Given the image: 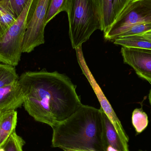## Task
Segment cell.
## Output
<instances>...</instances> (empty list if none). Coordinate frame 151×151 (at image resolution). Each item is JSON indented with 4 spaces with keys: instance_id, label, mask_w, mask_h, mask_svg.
<instances>
[{
    "instance_id": "6da1fadb",
    "label": "cell",
    "mask_w": 151,
    "mask_h": 151,
    "mask_svg": "<svg viewBox=\"0 0 151 151\" xmlns=\"http://www.w3.org/2000/svg\"><path fill=\"white\" fill-rule=\"evenodd\" d=\"M19 81L24 96L25 110L36 121L52 128L82 104L76 86L65 74L44 70L26 72Z\"/></svg>"
},
{
    "instance_id": "7a4b0ae2",
    "label": "cell",
    "mask_w": 151,
    "mask_h": 151,
    "mask_svg": "<svg viewBox=\"0 0 151 151\" xmlns=\"http://www.w3.org/2000/svg\"><path fill=\"white\" fill-rule=\"evenodd\" d=\"M103 109L82 104L53 128L52 146L62 150L107 151Z\"/></svg>"
},
{
    "instance_id": "3957f363",
    "label": "cell",
    "mask_w": 151,
    "mask_h": 151,
    "mask_svg": "<svg viewBox=\"0 0 151 151\" xmlns=\"http://www.w3.org/2000/svg\"><path fill=\"white\" fill-rule=\"evenodd\" d=\"M69 36L74 49L89 39L97 30L102 29L97 0H70L68 11Z\"/></svg>"
},
{
    "instance_id": "277c9868",
    "label": "cell",
    "mask_w": 151,
    "mask_h": 151,
    "mask_svg": "<svg viewBox=\"0 0 151 151\" xmlns=\"http://www.w3.org/2000/svg\"><path fill=\"white\" fill-rule=\"evenodd\" d=\"M33 1L29 0L13 24L0 37V63L15 67L20 61L24 36L32 16Z\"/></svg>"
},
{
    "instance_id": "5b68a950",
    "label": "cell",
    "mask_w": 151,
    "mask_h": 151,
    "mask_svg": "<svg viewBox=\"0 0 151 151\" xmlns=\"http://www.w3.org/2000/svg\"><path fill=\"white\" fill-rule=\"evenodd\" d=\"M151 23V0H133L104 33L105 40L114 41L131 27Z\"/></svg>"
},
{
    "instance_id": "8992f818",
    "label": "cell",
    "mask_w": 151,
    "mask_h": 151,
    "mask_svg": "<svg viewBox=\"0 0 151 151\" xmlns=\"http://www.w3.org/2000/svg\"><path fill=\"white\" fill-rule=\"evenodd\" d=\"M50 0H39L27 25L22 43V53H29L45 43V20Z\"/></svg>"
},
{
    "instance_id": "52a82bcc",
    "label": "cell",
    "mask_w": 151,
    "mask_h": 151,
    "mask_svg": "<svg viewBox=\"0 0 151 151\" xmlns=\"http://www.w3.org/2000/svg\"><path fill=\"white\" fill-rule=\"evenodd\" d=\"M75 50L78 64L83 73L86 76L93 88L100 103L101 108L114 127L121 139L126 144L128 145V143L129 141V137L126 134L120 121L117 117L111 104L106 97L104 92L102 91L101 88L91 72L84 58L82 47L77 48Z\"/></svg>"
},
{
    "instance_id": "ba28073f",
    "label": "cell",
    "mask_w": 151,
    "mask_h": 151,
    "mask_svg": "<svg viewBox=\"0 0 151 151\" xmlns=\"http://www.w3.org/2000/svg\"><path fill=\"white\" fill-rule=\"evenodd\" d=\"M124 63L131 66L139 77L151 83V50L122 47Z\"/></svg>"
},
{
    "instance_id": "9c48e42d",
    "label": "cell",
    "mask_w": 151,
    "mask_h": 151,
    "mask_svg": "<svg viewBox=\"0 0 151 151\" xmlns=\"http://www.w3.org/2000/svg\"><path fill=\"white\" fill-rule=\"evenodd\" d=\"M24 96L19 81L0 88V113L16 110L24 104Z\"/></svg>"
},
{
    "instance_id": "30bf717a",
    "label": "cell",
    "mask_w": 151,
    "mask_h": 151,
    "mask_svg": "<svg viewBox=\"0 0 151 151\" xmlns=\"http://www.w3.org/2000/svg\"><path fill=\"white\" fill-rule=\"evenodd\" d=\"M17 123V112L15 110L0 113V148L15 132Z\"/></svg>"
},
{
    "instance_id": "8fae6325",
    "label": "cell",
    "mask_w": 151,
    "mask_h": 151,
    "mask_svg": "<svg viewBox=\"0 0 151 151\" xmlns=\"http://www.w3.org/2000/svg\"><path fill=\"white\" fill-rule=\"evenodd\" d=\"M97 1L102 25L101 31L105 33L115 20L114 0Z\"/></svg>"
},
{
    "instance_id": "7c38bea8",
    "label": "cell",
    "mask_w": 151,
    "mask_h": 151,
    "mask_svg": "<svg viewBox=\"0 0 151 151\" xmlns=\"http://www.w3.org/2000/svg\"><path fill=\"white\" fill-rule=\"evenodd\" d=\"M106 138L108 146L119 151H129L128 145L123 142L104 112L103 113Z\"/></svg>"
},
{
    "instance_id": "4fadbf2b",
    "label": "cell",
    "mask_w": 151,
    "mask_h": 151,
    "mask_svg": "<svg viewBox=\"0 0 151 151\" xmlns=\"http://www.w3.org/2000/svg\"><path fill=\"white\" fill-rule=\"evenodd\" d=\"M114 43L124 47L151 50V41L143 38L139 35L118 38L114 41Z\"/></svg>"
},
{
    "instance_id": "5bb4252c",
    "label": "cell",
    "mask_w": 151,
    "mask_h": 151,
    "mask_svg": "<svg viewBox=\"0 0 151 151\" xmlns=\"http://www.w3.org/2000/svg\"><path fill=\"white\" fill-rule=\"evenodd\" d=\"M17 18L7 3L3 0L0 1V37L13 24Z\"/></svg>"
},
{
    "instance_id": "9a60e30c",
    "label": "cell",
    "mask_w": 151,
    "mask_h": 151,
    "mask_svg": "<svg viewBox=\"0 0 151 151\" xmlns=\"http://www.w3.org/2000/svg\"><path fill=\"white\" fill-rule=\"evenodd\" d=\"M70 2V0H50L45 20L46 25L60 12H67Z\"/></svg>"
},
{
    "instance_id": "2e32d148",
    "label": "cell",
    "mask_w": 151,
    "mask_h": 151,
    "mask_svg": "<svg viewBox=\"0 0 151 151\" xmlns=\"http://www.w3.org/2000/svg\"><path fill=\"white\" fill-rule=\"evenodd\" d=\"M14 66L0 63V88L18 81Z\"/></svg>"
},
{
    "instance_id": "e0dca14e",
    "label": "cell",
    "mask_w": 151,
    "mask_h": 151,
    "mask_svg": "<svg viewBox=\"0 0 151 151\" xmlns=\"http://www.w3.org/2000/svg\"><path fill=\"white\" fill-rule=\"evenodd\" d=\"M132 122L137 133L141 134L148 127V115L142 108H136L132 113Z\"/></svg>"
},
{
    "instance_id": "ac0fdd59",
    "label": "cell",
    "mask_w": 151,
    "mask_h": 151,
    "mask_svg": "<svg viewBox=\"0 0 151 151\" xmlns=\"http://www.w3.org/2000/svg\"><path fill=\"white\" fill-rule=\"evenodd\" d=\"M25 143L24 139L18 135L15 131L9 137L3 147L5 151H24L23 147Z\"/></svg>"
},
{
    "instance_id": "d6986e66",
    "label": "cell",
    "mask_w": 151,
    "mask_h": 151,
    "mask_svg": "<svg viewBox=\"0 0 151 151\" xmlns=\"http://www.w3.org/2000/svg\"><path fill=\"white\" fill-rule=\"evenodd\" d=\"M150 30H151V23L138 24L131 27L118 38L132 36V35H138Z\"/></svg>"
},
{
    "instance_id": "ffe728a7",
    "label": "cell",
    "mask_w": 151,
    "mask_h": 151,
    "mask_svg": "<svg viewBox=\"0 0 151 151\" xmlns=\"http://www.w3.org/2000/svg\"><path fill=\"white\" fill-rule=\"evenodd\" d=\"M9 4L13 11L17 17L19 16L26 6L29 0H3Z\"/></svg>"
},
{
    "instance_id": "44dd1931",
    "label": "cell",
    "mask_w": 151,
    "mask_h": 151,
    "mask_svg": "<svg viewBox=\"0 0 151 151\" xmlns=\"http://www.w3.org/2000/svg\"><path fill=\"white\" fill-rule=\"evenodd\" d=\"M133 0H114L115 20Z\"/></svg>"
},
{
    "instance_id": "7402d4cb",
    "label": "cell",
    "mask_w": 151,
    "mask_h": 151,
    "mask_svg": "<svg viewBox=\"0 0 151 151\" xmlns=\"http://www.w3.org/2000/svg\"><path fill=\"white\" fill-rule=\"evenodd\" d=\"M140 36H142L143 38L147 39L151 41V30L144 33L138 35Z\"/></svg>"
},
{
    "instance_id": "603a6c76",
    "label": "cell",
    "mask_w": 151,
    "mask_h": 151,
    "mask_svg": "<svg viewBox=\"0 0 151 151\" xmlns=\"http://www.w3.org/2000/svg\"><path fill=\"white\" fill-rule=\"evenodd\" d=\"M64 151H94L90 150H64Z\"/></svg>"
},
{
    "instance_id": "cb8c5ba5",
    "label": "cell",
    "mask_w": 151,
    "mask_h": 151,
    "mask_svg": "<svg viewBox=\"0 0 151 151\" xmlns=\"http://www.w3.org/2000/svg\"><path fill=\"white\" fill-rule=\"evenodd\" d=\"M107 151H119L115 149H114L112 147L110 146H108V148H107Z\"/></svg>"
},
{
    "instance_id": "d4e9b609",
    "label": "cell",
    "mask_w": 151,
    "mask_h": 151,
    "mask_svg": "<svg viewBox=\"0 0 151 151\" xmlns=\"http://www.w3.org/2000/svg\"><path fill=\"white\" fill-rule=\"evenodd\" d=\"M149 99L150 104V105L151 106V89L150 91V93H149Z\"/></svg>"
},
{
    "instance_id": "484cf974",
    "label": "cell",
    "mask_w": 151,
    "mask_h": 151,
    "mask_svg": "<svg viewBox=\"0 0 151 151\" xmlns=\"http://www.w3.org/2000/svg\"><path fill=\"white\" fill-rule=\"evenodd\" d=\"M0 151H5V150H4L3 147H2V148H0Z\"/></svg>"
},
{
    "instance_id": "4316f807",
    "label": "cell",
    "mask_w": 151,
    "mask_h": 151,
    "mask_svg": "<svg viewBox=\"0 0 151 151\" xmlns=\"http://www.w3.org/2000/svg\"><path fill=\"white\" fill-rule=\"evenodd\" d=\"M142 151V150H139V151Z\"/></svg>"
},
{
    "instance_id": "83f0119b",
    "label": "cell",
    "mask_w": 151,
    "mask_h": 151,
    "mask_svg": "<svg viewBox=\"0 0 151 151\" xmlns=\"http://www.w3.org/2000/svg\"><path fill=\"white\" fill-rule=\"evenodd\" d=\"M2 1V0H0V1Z\"/></svg>"
}]
</instances>
